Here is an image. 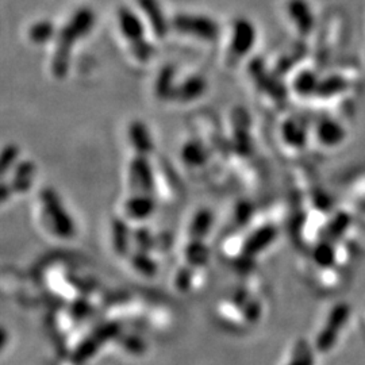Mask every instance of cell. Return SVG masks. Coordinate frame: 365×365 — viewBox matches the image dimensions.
Masks as SVG:
<instances>
[{"label": "cell", "instance_id": "cell-13", "mask_svg": "<svg viewBox=\"0 0 365 365\" xmlns=\"http://www.w3.org/2000/svg\"><path fill=\"white\" fill-rule=\"evenodd\" d=\"M321 84V78L312 69H303L295 76L292 81L294 91L302 98L317 96V92Z\"/></svg>", "mask_w": 365, "mask_h": 365}, {"label": "cell", "instance_id": "cell-16", "mask_svg": "<svg viewBox=\"0 0 365 365\" xmlns=\"http://www.w3.org/2000/svg\"><path fill=\"white\" fill-rule=\"evenodd\" d=\"M286 365H315V353L312 345L306 341H300L291 352L289 360Z\"/></svg>", "mask_w": 365, "mask_h": 365}, {"label": "cell", "instance_id": "cell-3", "mask_svg": "<svg viewBox=\"0 0 365 365\" xmlns=\"http://www.w3.org/2000/svg\"><path fill=\"white\" fill-rule=\"evenodd\" d=\"M351 317H352V307L349 303L346 302L336 303L327 313V319L321 327V330L318 331L314 348L321 353L331 352L337 346L341 334L348 325Z\"/></svg>", "mask_w": 365, "mask_h": 365}, {"label": "cell", "instance_id": "cell-4", "mask_svg": "<svg viewBox=\"0 0 365 365\" xmlns=\"http://www.w3.org/2000/svg\"><path fill=\"white\" fill-rule=\"evenodd\" d=\"M170 25L176 33L205 42H214L221 36L220 24L203 14H176L172 18Z\"/></svg>", "mask_w": 365, "mask_h": 365}, {"label": "cell", "instance_id": "cell-6", "mask_svg": "<svg viewBox=\"0 0 365 365\" xmlns=\"http://www.w3.org/2000/svg\"><path fill=\"white\" fill-rule=\"evenodd\" d=\"M140 13L144 15L148 25L152 29L155 37L158 39H164L170 34V21L163 10V6L160 0H135Z\"/></svg>", "mask_w": 365, "mask_h": 365}, {"label": "cell", "instance_id": "cell-11", "mask_svg": "<svg viewBox=\"0 0 365 365\" xmlns=\"http://www.w3.org/2000/svg\"><path fill=\"white\" fill-rule=\"evenodd\" d=\"M176 71L172 66H164L160 69L155 83V93L160 101H173L178 88Z\"/></svg>", "mask_w": 365, "mask_h": 365}, {"label": "cell", "instance_id": "cell-2", "mask_svg": "<svg viewBox=\"0 0 365 365\" xmlns=\"http://www.w3.org/2000/svg\"><path fill=\"white\" fill-rule=\"evenodd\" d=\"M117 24L133 57L140 63H148L155 54V46L146 39V25L141 14L123 4L117 10Z\"/></svg>", "mask_w": 365, "mask_h": 365}, {"label": "cell", "instance_id": "cell-9", "mask_svg": "<svg viewBox=\"0 0 365 365\" xmlns=\"http://www.w3.org/2000/svg\"><path fill=\"white\" fill-rule=\"evenodd\" d=\"M207 87H209L207 78L203 75H199V73L190 75L188 78H184L178 84L173 101L179 103L195 102L206 93Z\"/></svg>", "mask_w": 365, "mask_h": 365}, {"label": "cell", "instance_id": "cell-7", "mask_svg": "<svg viewBox=\"0 0 365 365\" xmlns=\"http://www.w3.org/2000/svg\"><path fill=\"white\" fill-rule=\"evenodd\" d=\"M287 15L302 37L313 33L315 15L307 0H288Z\"/></svg>", "mask_w": 365, "mask_h": 365}, {"label": "cell", "instance_id": "cell-17", "mask_svg": "<svg viewBox=\"0 0 365 365\" xmlns=\"http://www.w3.org/2000/svg\"><path fill=\"white\" fill-rule=\"evenodd\" d=\"M334 250L330 244L324 242L314 250V260L317 261L321 267H329L334 262Z\"/></svg>", "mask_w": 365, "mask_h": 365}, {"label": "cell", "instance_id": "cell-15", "mask_svg": "<svg viewBox=\"0 0 365 365\" xmlns=\"http://www.w3.org/2000/svg\"><path fill=\"white\" fill-rule=\"evenodd\" d=\"M346 88H348V81L345 78L331 75V76L321 78V84H319V88L317 92V96L327 99V98L342 93Z\"/></svg>", "mask_w": 365, "mask_h": 365}, {"label": "cell", "instance_id": "cell-14", "mask_svg": "<svg viewBox=\"0 0 365 365\" xmlns=\"http://www.w3.org/2000/svg\"><path fill=\"white\" fill-rule=\"evenodd\" d=\"M129 138H130L133 145L141 152L149 150L153 145L149 129L143 120H134L131 123L129 126Z\"/></svg>", "mask_w": 365, "mask_h": 365}, {"label": "cell", "instance_id": "cell-1", "mask_svg": "<svg viewBox=\"0 0 365 365\" xmlns=\"http://www.w3.org/2000/svg\"><path fill=\"white\" fill-rule=\"evenodd\" d=\"M95 24L96 14L91 7H80L69 16L66 25L58 30L51 60L53 78L63 80L68 76L75 45L91 33Z\"/></svg>", "mask_w": 365, "mask_h": 365}, {"label": "cell", "instance_id": "cell-10", "mask_svg": "<svg viewBox=\"0 0 365 365\" xmlns=\"http://www.w3.org/2000/svg\"><path fill=\"white\" fill-rule=\"evenodd\" d=\"M58 30L51 19H38L27 27V39L31 45L43 46L56 41Z\"/></svg>", "mask_w": 365, "mask_h": 365}, {"label": "cell", "instance_id": "cell-8", "mask_svg": "<svg viewBox=\"0 0 365 365\" xmlns=\"http://www.w3.org/2000/svg\"><path fill=\"white\" fill-rule=\"evenodd\" d=\"M315 135L319 144L327 148H337L346 140V129L337 119L324 118L317 123Z\"/></svg>", "mask_w": 365, "mask_h": 365}, {"label": "cell", "instance_id": "cell-12", "mask_svg": "<svg viewBox=\"0 0 365 365\" xmlns=\"http://www.w3.org/2000/svg\"><path fill=\"white\" fill-rule=\"evenodd\" d=\"M284 141L292 148H303L307 144L309 130L306 123L298 118H288L282 126Z\"/></svg>", "mask_w": 365, "mask_h": 365}, {"label": "cell", "instance_id": "cell-5", "mask_svg": "<svg viewBox=\"0 0 365 365\" xmlns=\"http://www.w3.org/2000/svg\"><path fill=\"white\" fill-rule=\"evenodd\" d=\"M256 42H257L256 25L249 18L238 16L233 22L230 43L226 52L227 66L235 68L238 66L249 53L253 51Z\"/></svg>", "mask_w": 365, "mask_h": 365}]
</instances>
